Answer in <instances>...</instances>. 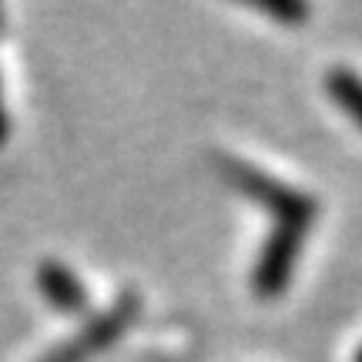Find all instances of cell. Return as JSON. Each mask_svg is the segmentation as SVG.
Masks as SVG:
<instances>
[{
    "instance_id": "4",
    "label": "cell",
    "mask_w": 362,
    "mask_h": 362,
    "mask_svg": "<svg viewBox=\"0 0 362 362\" xmlns=\"http://www.w3.org/2000/svg\"><path fill=\"white\" fill-rule=\"evenodd\" d=\"M325 90L329 98L346 111V115L362 128V78L349 67H332L325 74Z\"/></svg>"
},
{
    "instance_id": "1",
    "label": "cell",
    "mask_w": 362,
    "mask_h": 362,
    "mask_svg": "<svg viewBox=\"0 0 362 362\" xmlns=\"http://www.w3.org/2000/svg\"><path fill=\"white\" fill-rule=\"evenodd\" d=\"M221 171L245 198H252L255 205H262L272 215V228L259 248L255 269H252V292L262 302H272L288 288L292 275H296V265L302 259L312 225H315L319 205L302 188H292V185L272 178L262 168L238 161V158H225Z\"/></svg>"
},
{
    "instance_id": "6",
    "label": "cell",
    "mask_w": 362,
    "mask_h": 362,
    "mask_svg": "<svg viewBox=\"0 0 362 362\" xmlns=\"http://www.w3.org/2000/svg\"><path fill=\"white\" fill-rule=\"evenodd\" d=\"M7 138V115H4V101H0V144Z\"/></svg>"
},
{
    "instance_id": "2",
    "label": "cell",
    "mask_w": 362,
    "mask_h": 362,
    "mask_svg": "<svg viewBox=\"0 0 362 362\" xmlns=\"http://www.w3.org/2000/svg\"><path fill=\"white\" fill-rule=\"evenodd\" d=\"M141 309V302L134 292H124V296L117 298L115 305L101 315H94L84 329H81L78 336H71L67 342H61L54 352H47L44 359L37 362H90L101 349H107L111 342L121 339V332L134 322V315Z\"/></svg>"
},
{
    "instance_id": "5",
    "label": "cell",
    "mask_w": 362,
    "mask_h": 362,
    "mask_svg": "<svg viewBox=\"0 0 362 362\" xmlns=\"http://www.w3.org/2000/svg\"><path fill=\"white\" fill-rule=\"evenodd\" d=\"M255 11L269 13V17L282 21V24H298V21H305L309 7H305V4H296V0H269V4H255Z\"/></svg>"
},
{
    "instance_id": "3",
    "label": "cell",
    "mask_w": 362,
    "mask_h": 362,
    "mask_svg": "<svg viewBox=\"0 0 362 362\" xmlns=\"http://www.w3.org/2000/svg\"><path fill=\"white\" fill-rule=\"evenodd\" d=\"M37 288L40 296L47 298V305H54L57 312H84L88 309V288L74 272L61 265V262H44L37 272Z\"/></svg>"
},
{
    "instance_id": "7",
    "label": "cell",
    "mask_w": 362,
    "mask_h": 362,
    "mask_svg": "<svg viewBox=\"0 0 362 362\" xmlns=\"http://www.w3.org/2000/svg\"><path fill=\"white\" fill-rule=\"evenodd\" d=\"M356 362H362V349H359V352H356Z\"/></svg>"
}]
</instances>
